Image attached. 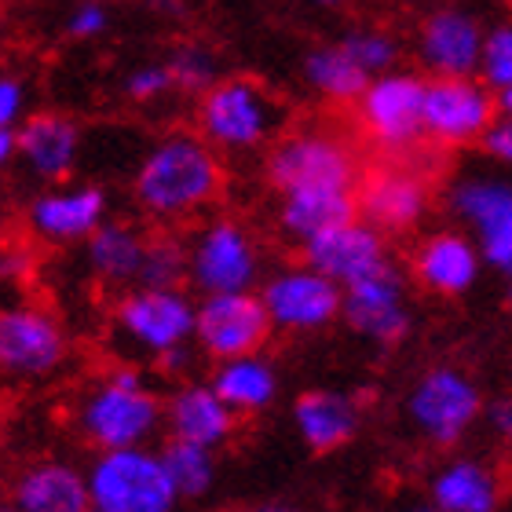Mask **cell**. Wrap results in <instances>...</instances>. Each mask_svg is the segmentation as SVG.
Listing matches in <instances>:
<instances>
[{"instance_id": "1", "label": "cell", "mask_w": 512, "mask_h": 512, "mask_svg": "<svg viewBox=\"0 0 512 512\" xmlns=\"http://www.w3.org/2000/svg\"><path fill=\"white\" fill-rule=\"evenodd\" d=\"M224 187V154L194 128H172L158 136L132 169V205L161 227L209 216Z\"/></svg>"}, {"instance_id": "2", "label": "cell", "mask_w": 512, "mask_h": 512, "mask_svg": "<svg viewBox=\"0 0 512 512\" xmlns=\"http://www.w3.org/2000/svg\"><path fill=\"white\" fill-rule=\"evenodd\" d=\"M74 428L92 450L150 447L165 432V395L136 363H118L77 392Z\"/></svg>"}, {"instance_id": "3", "label": "cell", "mask_w": 512, "mask_h": 512, "mask_svg": "<svg viewBox=\"0 0 512 512\" xmlns=\"http://www.w3.org/2000/svg\"><path fill=\"white\" fill-rule=\"evenodd\" d=\"M289 107L260 77L224 74L194 99V132L231 158L260 154L286 132Z\"/></svg>"}, {"instance_id": "4", "label": "cell", "mask_w": 512, "mask_h": 512, "mask_svg": "<svg viewBox=\"0 0 512 512\" xmlns=\"http://www.w3.org/2000/svg\"><path fill=\"white\" fill-rule=\"evenodd\" d=\"M198 300L183 286H132L110 311V348L121 363H154L194 344Z\"/></svg>"}, {"instance_id": "5", "label": "cell", "mask_w": 512, "mask_h": 512, "mask_svg": "<svg viewBox=\"0 0 512 512\" xmlns=\"http://www.w3.org/2000/svg\"><path fill=\"white\" fill-rule=\"evenodd\" d=\"M264 176L278 194L289 191H355L363 172L359 154L341 132L322 125L286 128L267 147Z\"/></svg>"}, {"instance_id": "6", "label": "cell", "mask_w": 512, "mask_h": 512, "mask_svg": "<svg viewBox=\"0 0 512 512\" xmlns=\"http://www.w3.org/2000/svg\"><path fill=\"white\" fill-rule=\"evenodd\" d=\"M483 388L469 370L454 363H436L421 370L403 399V417L421 443L450 450L465 443L472 428L483 421Z\"/></svg>"}, {"instance_id": "7", "label": "cell", "mask_w": 512, "mask_h": 512, "mask_svg": "<svg viewBox=\"0 0 512 512\" xmlns=\"http://www.w3.org/2000/svg\"><path fill=\"white\" fill-rule=\"evenodd\" d=\"M264 282V249L253 227L231 213L202 216L187 238V286L198 297L242 293Z\"/></svg>"}, {"instance_id": "8", "label": "cell", "mask_w": 512, "mask_h": 512, "mask_svg": "<svg viewBox=\"0 0 512 512\" xmlns=\"http://www.w3.org/2000/svg\"><path fill=\"white\" fill-rule=\"evenodd\" d=\"M85 476L92 505L103 512H176L183 505L154 447L96 450Z\"/></svg>"}, {"instance_id": "9", "label": "cell", "mask_w": 512, "mask_h": 512, "mask_svg": "<svg viewBox=\"0 0 512 512\" xmlns=\"http://www.w3.org/2000/svg\"><path fill=\"white\" fill-rule=\"evenodd\" d=\"M70 355L74 341L55 311L26 297L0 308V377L19 384L52 381L66 370Z\"/></svg>"}, {"instance_id": "10", "label": "cell", "mask_w": 512, "mask_h": 512, "mask_svg": "<svg viewBox=\"0 0 512 512\" xmlns=\"http://www.w3.org/2000/svg\"><path fill=\"white\" fill-rule=\"evenodd\" d=\"M425 85V74L395 66L363 88L355 99V125L370 147L399 158L425 139Z\"/></svg>"}, {"instance_id": "11", "label": "cell", "mask_w": 512, "mask_h": 512, "mask_svg": "<svg viewBox=\"0 0 512 512\" xmlns=\"http://www.w3.org/2000/svg\"><path fill=\"white\" fill-rule=\"evenodd\" d=\"M260 300H264L275 333L311 337V333H322L330 330L333 322H341L344 286H337L308 260H297V264H282L271 275H264Z\"/></svg>"}, {"instance_id": "12", "label": "cell", "mask_w": 512, "mask_h": 512, "mask_svg": "<svg viewBox=\"0 0 512 512\" xmlns=\"http://www.w3.org/2000/svg\"><path fill=\"white\" fill-rule=\"evenodd\" d=\"M110 220V198L107 191L92 180H63L52 187H41L26 202L22 224L26 235L41 246L63 249V246H85L99 227Z\"/></svg>"}, {"instance_id": "13", "label": "cell", "mask_w": 512, "mask_h": 512, "mask_svg": "<svg viewBox=\"0 0 512 512\" xmlns=\"http://www.w3.org/2000/svg\"><path fill=\"white\" fill-rule=\"evenodd\" d=\"M487 22L461 0L425 8L414 30V59L425 77H472L480 74Z\"/></svg>"}, {"instance_id": "14", "label": "cell", "mask_w": 512, "mask_h": 512, "mask_svg": "<svg viewBox=\"0 0 512 512\" xmlns=\"http://www.w3.org/2000/svg\"><path fill=\"white\" fill-rule=\"evenodd\" d=\"M498 121V96L480 77H428L425 139L436 147H476Z\"/></svg>"}, {"instance_id": "15", "label": "cell", "mask_w": 512, "mask_h": 512, "mask_svg": "<svg viewBox=\"0 0 512 512\" xmlns=\"http://www.w3.org/2000/svg\"><path fill=\"white\" fill-rule=\"evenodd\" d=\"M447 205L480 246L483 264L505 275L512 267V180L487 172L461 176L450 187Z\"/></svg>"}, {"instance_id": "16", "label": "cell", "mask_w": 512, "mask_h": 512, "mask_svg": "<svg viewBox=\"0 0 512 512\" xmlns=\"http://www.w3.org/2000/svg\"><path fill=\"white\" fill-rule=\"evenodd\" d=\"M271 319L256 289L242 293H213L198 300V319H194V344L198 352L209 355L213 363L235 359V355L264 352L271 341Z\"/></svg>"}, {"instance_id": "17", "label": "cell", "mask_w": 512, "mask_h": 512, "mask_svg": "<svg viewBox=\"0 0 512 512\" xmlns=\"http://www.w3.org/2000/svg\"><path fill=\"white\" fill-rule=\"evenodd\" d=\"M341 319L348 330L359 333L363 341H374L392 348L410 333L414 326V308L406 293V275L395 264L377 267L374 275L359 278L352 286H344V311Z\"/></svg>"}, {"instance_id": "18", "label": "cell", "mask_w": 512, "mask_h": 512, "mask_svg": "<svg viewBox=\"0 0 512 512\" xmlns=\"http://www.w3.org/2000/svg\"><path fill=\"white\" fill-rule=\"evenodd\" d=\"M359 216L374 224L381 235H406L421 227V220L432 209L428 180L410 165H381L370 169L355 187Z\"/></svg>"}, {"instance_id": "19", "label": "cell", "mask_w": 512, "mask_h": 512, "mask_svg": "<svg viewBox=\"0 0 512 512\" xmlns=\"http://www.w3.org/2000/svg\"><path fill=\"white\" fill-rule=\"evenodd\" d=\"M85 154V128L63 110H33L19 125V169L41 187L70 180Z\"/></svg>"}, {"instance_id": "20", "label": "cell", "mask_w": 512, "mask_h": 512, "mask_svg": "<svg viewBox=\"0 0 512 512\" xmlns=\"http://www.w3.org/2000/svg\"><path fill=\"white\" fill-rule=\"evenodd\" d=\"M300 260L319 267L322 275L333 278L337 286H352L359 278L374 275L377 267L392 264L388 256V235H381L374 224H366L363 216L344 220L315 235L311 242L300 246Z\"/></svg>"}, {"instance_id": "21", "label": "cell", "mask_w": 512, "mask_h": 512, "mask_svg": "<svg viewBox=\"0 0 512 512\" xmlns=\"http://www.w3.org/2000/svg\"><path fill=\"white\" fill-rule=\"evenodd\" d=\"M480 246L469 231H432L410 253V275L432 297H465L483 271Z\"/></svg>"}, {"instance_id": "22", "label": "cell", "mask_w": 512, "mask_h": 512, "mask_svg": "<svg viewBox=\"0 0 512 512\" xmlns=\"http://www.w3.org/2000/svg\"><path fill=\"white\" fill-rule=\"evenodd\" d=\"M428 502L439 512H502L505 476L480 454H450L428 476Z\"/></svg>"}, {"instance_id": "23", "label": "cell", "mask_w": 512, "mask_h": 512, "mask_svg": "<svg viewBox=\"0 0 512 512\" xmlns=\"http://www.w3.org/2000/svg\"><path fill=\"white\" fill-rule=\"evenodd\" d=\"M165 432L220 450L238 436V414L220 399L213 381H180L165 395Z\"/></svg>"}, {"instance_id": "24", "label": "cell", "mask_w": 512, "mask_h": 512, "mask_svg": "<svg viewBox=\"0 0 512 512\" xmlns=\"http://www.w3.org/2000/svg\"><path fill=\"white\" fill-rule=\"evenodd\" d=\"M293 428L311 454H333L363 432V403L341 388H308L293 399Z\"/></svg>"}, {"instance_id": "25", "label": "cell", "mask_w": 512, "mask_h": 512, "mask_svg": "<svg viewBox=\"0 0 512 512\" xmlns=\"http://www.w3.org/2000/svg\"><path fill=\"white\" fill-rule=\"evenodd\" d=\"M8 498L22 512H85L92 505L88 476L63 458L22 465L8 487Z\"/></svg>"}, {"instance_id": "26", "label": "cell", "mask_w": 512, "mask_h": 512, "mask_svg": "<svg viewBox=\"0 0 512 512\" xmlns=\"http://www.w3.org/2000/svg\"><path fill=\"white\" fill-rule=\"evenodd\" d=\"M150 235L128 220H107L85 242V271L92 282L110 289L139 286L143 260H147Z\"/></svg>"}, {"instance_id": "27", "label": "cell", "mask_w": 512, "mask_h": 512, "mask_svg": "<svg viewBox=\"0 0 512 512\" xmlns=\"http://www.w3.org/2000/svg\"><path fill=\"white\" fill-rule=\"evenodd\" d=\"M213 388L220 392L238 417H260L275 406L278 392H282V377L278 366L267 359L264 352L235 355V359H220L213 370Z\"/></svg>"}, {"instance_id": "28", "label": "cell", "mask_w": 512, "mask_h": 512, "mask_svg": "<svg viewBox=\"0 0 512 512\" xmlns=\"http://www.w3.org/2000/svg\"><path fill=\"white\" fill-rule=\"evenodd\" d=\"M355 216H359L355 191H289L278 194L275 227L286 242L304 246L315 235L344 224V220H355Z\"/></svg>"}, {"instance_id": "29", "label": "cell", "mask_w": 512, "mask_h": 512, "mask_svg": "<svg viewBox=\"0 0 512 512\" xmlns=\"http://www.w3.org/2000/svg\"><path fill=\"white\" fill-rule=\"evenodd\" d=\"M300 81L311 96H319L322 103L333 107H355V99L363 96V88L374 81L363 66L355 63L348 48L337 37L333 41L311 44L304 59H300Z\"/></svg>"}, {"instance_id": "30", "label": "cell", "mask_w": 512, "mask_h": 512, "mask_svg": "<svg viewBox=\"0 0 512 512\" xmlns=\"http://www.w3.org/2000/svg\"><path fill=\"white\" fill-rule=\"evenodd\" d=\"M161 461H165V472H169V480H172V487H176V494H180V502H202V498L213 494L216 476H220L216 450L169 436L161 443Z\"/></svg>"}, {"instance_id": "31", "label": "cell", "mask_w": 512, "mask_h": 512, "mask_svg": "<svg viewBox=\"0 0 512 512\" xmlns=\"http://www.w3.org/2000/svg\"><path fill=\"white\" fill-rule=\"evenodd\" d=\"M337 41L348 48V55L370 77H381L403 63V41H399V33H392L381 22H355V26L337 33Z\"/></svg>"}, {"instance_id": "32", "label": "cell", "mask_w": 512, "mask_h": 512, "mask_svg": "<svg viewBox=\"0 0 512 512\" xmlns=\"http://www.w3.org/2000/svg\"><path fill=\"white\" fill-rule=\"evenodd\" d=\"M169 70L172 81H176V92L180 96H202L205 88H213L220 81V55L209 48L205 41H183L169 52Z\"/></svg>"}, {"instance_id": "33", "label": "cell", "mask_w": 512, "mask_h": 512, "mask_svg": "<svg viewBox=\"0 0 512 512\" xmlns=\"http://www.w3.org/2000/svg\"><path fill=\"white\" fill-rule=\"evenodd\" d=\"M139 286H187V242L169 235H150Z\"/></svg>"}, {"instance_id": "34", "label": "cell", "mask_w": 512, "mask_h": 512, "mask_svg": "<svg viewBox=\"0 0 512 512\" xmlns=\"http://www.w3.org/2000/svg\"><path fill=\"white\" fill-rule=\"evenodd\" d=\"M487 88L502 92L512 85V15L498 22H487L483 33V55H480V74H476Z\"/></svg>"}, {"instance_id": "35", "label": "cell", "mask_w": 512, "mask_h": 512, "mask_svg": "<svg viewBox=\"0 0 512 512\" xmlns=\"http://www.w3.org/2000/svg\"><path fill=\"white\" fill-rule=\"evenodd\" d=\"M176 92V81H172V70L165 59H147V63H136L121 81V96L132 103V107H158Z\"/></svg>"}, {"instance_id": "36", "label": "cell", "mask_w": 512, "mask_h": 512, "mask_svg": "<svg viewBox=\"0 0 512 512\" xmlns=\"http://www.w3.org/2000/svg\"><path fill=\"white\" fill-rule=\"evenodd\" d=\"M110 26H114V11H110L107 0H74L63 19V33L77 44L107 37Z\"/></svg>"}, {"instance_id": "37", "label": "cell", "mask_w": 512, "mask_h": 512, "mask_svg": "<svg viewBox=\"0 0 512 512\" xmlns=\"http://www.w3.org/2000/svg\"><path fill=\"white\" fill-rule=\"evenodd\" d=\"M30 114V81L0 70V128H19Z\"/></svg>"}, {"instance_id": "38", "label": "cell", "mask_w": 512, "mask_h": 512, "mask_svg": "<svg viewBox=\"0 0 512 512\" xmlns=\"http://www.w3.org/2000/svg\"><path fill=\"white\" fill-rule=\"evenodd\" d=\"M33 275V249L26 242H15L8 238L0 246V286H8L19 293V286H26Z\"/></svg>"}, {"instance_id": "39", "label": "cell", "mask_w": 512, "mask_h": 512, "mask_svg": "<svg viewBox=\"0 0 512 512\" xmlns=\"http://www.w3.org/2000/svg\"><path fill=\"white\" fill-rule=\"evenodd\" d=\"M480 147L491 161L512 169V118H502V114H498V121H494V125L487 128V136L480 139Z\"/></svg>"}, {"instance_id": "40", "label": "cell", "mask_w": 512, "mask_h": 512, "mask_svg": "<svg viewBox=\"0 0 512 512\" xmlns=\"http://www.w3.org/2000/svg\"><path fill=\"white\" fill-rule=\"evenodd\" d=\"M483 421L498 439L512 436V399H494V403L483 406Z\"/></svg>"}, {"instance_id": "41", "label": "cell", "mask_w": 512, "mask_h": 512, "mask_svg": "<svg viewBox=\"0 0 512 512\" xmlns=\"http://www.w3.org/2000/svg\"><path fill=\"white\" fill-rule=\"evenodd\" d=\"M194 355H198V344H191V348H180V352H172L169 359H161L158 370L169 377H187L194 366Z\"/></svg>"}, {"instance_id": "42", "label": "cell", "mask_w": 512, "mask_h": 512, "mask_svg": "<svg viewBox=\"0 0 512 512\" xmlns=\"http://www.w3.org/2000/svg\"><path fill=\"white\" fill-rule=\"evenodd\" d=\"M19 165V128H0V172Z\"/></svg>"}, {"instance_id": "43", "label": "cell", "mask_w": 512, "mask_h": 512, "mask_svg": "<svg viewBox=\"0 0 512 512\" xmlns=\"http://www.w3.org/2000/svg\"><path fill=\"white\" fill-rule=\"evenodd\" d=\"M308 8H319V11H341V8H348L352 0H304Z\"/></svg>"}, {"instance_id": "44", "label": "cell", "mask_w": 512, "mask_h": 512, "mask_svg": "<svg viewBox=\"0 0 512 512\" xmlns=\"http://www.w3.org/2000/svg\"><path fill=\"white\" fill-rule=\"evenodd\" d=\"M494 96H498V114H502V118H512V85L502 88V92H494Z\"/></svg>"}, {"instance_id": "45", "label": "cell", "mask_w": 512, "mask_h": 512, "mask_svg": "<svg viewBox=\"0 0 512 512\" xmlns=\"http://www.w3.org/2000/svg\"><path fill=\"white\" fill-rule=\"evenodd\" d=\"M11 238V213H8V205L0 202V246Z\"/></svg>"}, {"instance_id": "46", "label": "cell", "mask_w": 512, "mask_h": 512, "mask_svg": "<svg viewBox=\"0 0 512 512\" xmlns=\"http://www.w3.org/2000/svg\"><path fill=\"white\" fill-rule=\"evenodd\" d=\"M399 512H439V509H436V505H432V502H428V498H425V502L406 505V509H399Z\"/></svg>"}, {"instance_id": "47", "label": "cell", "mask_w": 512, "mask_h": 512, "mask_svg": "<svg viewBox=\"0 0 512 512\" xmlns=\"http://www.w3.org/2000/svg\"><path fill=\"white\" fill-rule=\"evenodd\" d=\"M253 512H300V509H293V505H260Z\"/></svg>"}, {"instance_id": "48", "label": "cell", "mask_w": 512, "mask_h": 512, "mask_svg": "<svg viewBox=\"0 0 512 512\" xmlns=\"http://www.w3.org/2000/svg\"><path fill=\"white\" fill-rule=\"evenodd\" d=\"M505 304L512 308V267L505 271Z\"/></svg>"}, {"instance_id": "49", "label": "cell", "mask_w": 512, "mask_h": 512, "mask_svg": "<svg viewBox=\"0 0 512 512\" xmlns=\"http://www.w3.org/2000/svg\"><path fill=\"white\" fill-rule=\"evenodd\" d=\"M406 4H417V8H436V4H450V0H406Z\"/></svg>"}, {"instance_id": "50", "label": "cell", "mask_w": 512, "mask_h": 512, "mask_svg": "<svg viewBox=\"0 0 512 512\" xmlns=\"http://www.w3.org/2000/svg\"><path fill=\"white\" fill-rule=\"evenodd\" d=\"M0 512H22V509H19V505H15V502H11V498H8V502L0 498Z\"/></svg>"}, {"instance_id": "51", "label": "cell", "mask_w": 512, "mask_h": 512, "mask_svg": "<svg viewBox=\"0 0 512 512\" xmlns=\"http://www.w3.org/2000/svg\"><path fill=\"white\" fill-rule=\"evenodd\" d=\"M505 447H509V465H512V436L505 439Z\"/></svg>"}, {"instance_id": "52", "label": "cell", "mask_w": 512, "mask_h": 512, "mask_svg": "<svg viewBox=\"0 0 512 512\" xmlns=\"http://www.w3.org/2000/svg\"><path fill=\"white\" fill-rule=\"evenodd\" d=\"M85 512H103V509H96V505H88V509Z\"/></svg>"}, {"instance_id": "53", "label": "cell", "mask_w": 512, "mask_h": 512, "mask_svg": "<svg viewBox=\"0 0 512 512\" xmlns=\"http://www.w3.org/2000/svg\"><path fill=\"white\" fill-rule=\"evenodd\" d=\"M0 483H4V469H0Z\"/></svg>"}]
</instances>
